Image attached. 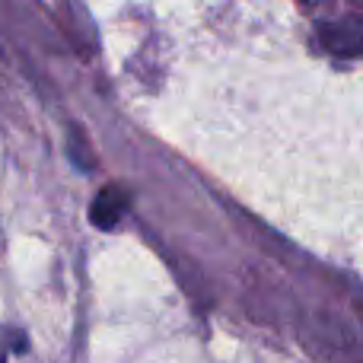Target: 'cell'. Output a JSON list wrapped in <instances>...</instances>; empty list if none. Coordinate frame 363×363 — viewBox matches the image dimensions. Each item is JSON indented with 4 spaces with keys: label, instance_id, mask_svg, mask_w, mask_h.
<instances>
[{
    "label": "cell",
    "instance_id": "6da1fadb",
    "mask_svg": "<svg viewBox=\"0 0 363 363\" xmlns=\"http://www.w3.org/2000/svg\"><path fill=\"white\" fill-rule=\"evenodd\" d=\"M128 211V191L121 185H106L89 204V220L96 230H115Z\"/></svg>",
    "mask_w": 363,
    "mask_h": 363
}]
</instances>
